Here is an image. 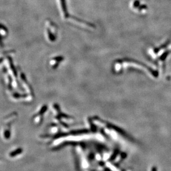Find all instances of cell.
I'll list each match as a JSON object with an SVG mask.
<instances>
[{
    "instance_id": "cell-1",
    "label": "cell",
    "mask_w": 171,
    "mask_h": 171,
    "mask_svg": "<svg viewBox=\"0 0 171 171\" xmlns=\"http://www.w3.org/2000/svg\"><path fill=\"white\" fill-rule=\"evenodd\" d=\"M45 36L50 42L56 41L57 37V26L54 22L49 20L45 23Z\"/></svg>"
}]
</instances>
